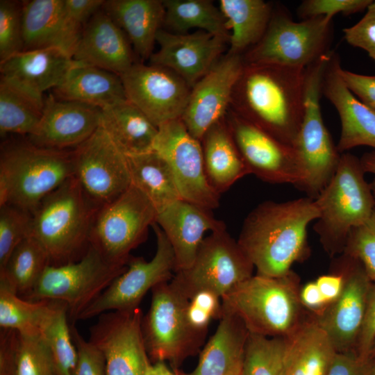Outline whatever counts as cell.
Returning <instances> with one entry per match:
<instances>
[{
	"label": "cell",
	"mask_w": 375,
	"mask_h": 375,
	"mask_svg": "<svg viewBox=\"0 0 375 375\" xmlns=\"http://www.w3.org/2000/svg\"><path fill=\"white\" fill-rule=\"evenodd\" d=\"M319 211L315 200L303 197L283 202L266 201L245 218L237 240L256 269V274L280 277L310 254L309 224Z\"/></svg>",
	"instance_id": "6da1fadb"
},
{
	"label": "cell",
	"mask_w": 375,
	"mask_h": 375,
	"mask_svg": "<svg viewBox=\"0 0 375 375\" xmlns=\"http://www.w3.org/2000/svg\"><path fill=\"white\" fill-rule=\"evenodd\" d=\"M305 69L245 64L231 103L235 112L293 147L303 111Z\"/></svg>",
	"instance_id": "7a4b0ae2"
},
{
	"label": "cell",
	"mask_w": 375,
	"mask_h": 375,
	"mask_svg": "<svg viewBox=\"0 0 375 375\" xmlns=\"http://www.w3.org/2000/svg\"><path fill=\"white\" fill-rule=\"evenodd\" d=\"M99 208L74 176L42 200L32 214L31 235L44 249L50 265L76 262L86 253Z\"/></svg>",
	"instance_id": "3957f363"
},
{
	"label": "cell",
	"mask_w": 375,
	"mask_h": 375,
	"mask_svg": "<svg viewBox=\"0 0 375 375\" xmlns=\"http://www.w3.org/2000/svg\"><path fill=\"white\" fill-rule=\"evenodd\" d=\"M299 290V278L292 271L280 277L253 275L221 298L222 311L239 317L251 333L285 338L310 313Z\"/></svg>",
	"instance_id": "277c9868"
},
{
	"label": "cell",
	"mask_w": 375,
	"mask_h": 375,
	"mask_svg": "<svg viewBox=\"0 0 375 375\" xmlns=\"http://www.w3.org/2000/svg\"><path fill=\"white\" fill-rule=\"evenodd\" d=\"M73 176V150L44 149L27 139L7 142L0 155V206L33 214L47 196Z\"/></svg>",
	"instance_id": "5b68a950"
},
{
	"label": "cell",
	"mask_w": 375,
	"mask_h": 375,
	"mask_svg": "<svg viewBox=\"0 0 375 375\" xmlns=\"http://www.w3.org/2000/svg\"><path fill=\"white\" fill-rule=\"evenodd\" d=\"M365 174L360 158L342 153L335 174L315 199L319 216L313 228L331 257L343 253L351 230L364 223L375 210Z\"/></svg>",
	"instance_id": "8992f818"
},
{
	"label": "cell",
	"mask_w": 375,
	"mask_h": 375,
	"mask_svg": "<svg viewBox=\"0 0 375 375\" xmlns=\"http://www.w3.org/2000/svg\"><path fill=\"white\" fill-rule=\"evenodd\" d=\"M332 51L305 69L303 111L293 148L302 175L298 189L315 199L335 174L341 154L326 127L320 99Z\"/></svg>",
	"instance_id": "52a82bcc"
},
{
	"label": "cell",
	"mask_w": 375,
	"mask_h": 375,
	"mask_svg": "<svg viewBox=\"0 0 375 375\" xmlns=\"http://www.w3.org/2000/svg\"><path fill=\"white\" fill-rule=\"evenodd\" d=\"M333 32V18L295 22L284 8H274L262 38L243 54L244 63L306 69L332 51Z\"/></svg>",
	"instance_id": "ba28073f"
},
{
	"label": "cell",
	"mask_w": 375,
	"mask_h": 375,
	"mask_svg": "<svg viewBox=\"0 0 375 375\" xmlns=\"http://www.w3.org/2000/svg\"><path fill=\"white\" fill-rule=\"evenodd\" d=\"M158 210L133 185L100 207L94 219L90 245L110 263L126 266L131 251L145 240Z\"/></svg>",
	"instance_id": "9c48e42d"
},
{
	"label": "cell",
	"mask_w": 375,
	"mask_h": 375,
	"mask_svg": "<svg viewBox=\"0 0 375 375\" xmlns=\"http://www.w3.org/2000/svg\"><path fill=\"white\" fill-rule=\"evenodd\" d=\"M151 291L150 308L142 321L149 358L154 362L169 360L176 365L199 351L206 334L190 325L186 312L189 299L170 281L159 283Z\"/></svg>",
	"instance_id": "30bf717a"
},
{
	"label": "cell",
	"mask_w": 375,
	"mask_h": 375,
	"mask_svg": "<svg viewBox=\"0 0 375 375\" xmlns=\"http://www.w3.org/2000/svg\"><path fill=\"white\" fill-rule=\"evenodd\" d=\"M126 268L127 265L110 263L90 245L79 260L62 265H49L24 299L62 301L67 304L69 319L74 324L82 311Z\"/></svg>",
	"instance_id": "8fae6325"
},
{
	"label": "cell",
	"mask_w": 375,
	"mask_h": 375,
	"mask_svg": "<svg viewBox=\"0 0 375 375\" xmlns=\"http://www.w3.org/2000/svg\"><path fill=\"white\" fill-rule=\"evenodd\" d=\"M254 269L226 228L205 237L191 266L175 272L170 283L188 299L201 290L213 292L222 298L252 276Z\"/></svg>",
	"instance_id": "7c38bea8"
},
{
	"label": "cell",
	"mask_w": 375,
	"mask_h": 375,
	"mask_svg": "<svg viewBox=\"0 0 375 375\" xmlns=\"http://www.w3.org/2000/svg\"><path fill=\"white\" fill-rule=\"evenodd\" d=\"M151 227L156 237V251L153 258L131 256L125 272L82 312L77 319H87L108 311L135 309L149 290L165 281H170L175 272V259L172 247L159 226Z\"/></svg>",
	"instance_id": "4fadbf2b"
},
{
	"label": "cell",
	"mask_w": 375,
	"mask_h": 375,
	"mask_svg": "<svg viewBox=\"0 0 375 375\" xmlns=\"http://www.w3.org/2000/svg\"><path fill=\"white\" fill-rule=\"evenodd\" d=\"M153 150L169 164L182 199L210 210L219 206L220 194L206 175L201 141L189 133L181 119L158 128Z\"/></svg>",
	"instance_id": "5bb4252c"
},
{
	"label": "cell",
	"mask_w": 375,
	"mask_h": 375,
	"mask_svg": "<svg viewBox=\"0 0 375 375\" xmlns=\"http://www.w3.org/2000/svg\"><path fill=\"white\" fill-rule=\"evenodd\" d=\"M73 162L74 176L99 208L131 185L126 155L101 126L73 150Z\"/></svg>",
	"instance_id": "9a60e30c"
},
{
	"label": "cell",
	"mask_w": 375,
	"mask_h": 375,
	"mask_svg": "<svg viewBox=\"0 0 375 375\" xmlns=\"http://www.w3.org/2000/svg\"><path fill=\"white\" fill-rule=\"evenodd\" d=\"M140 307L99 315L90 341L101 352L106 375H147L151 366L144 344Z\"/></svg>",
	"instance_id": "2e32d148"
},
{
	"label": "cell",
	"mask_w": 375,
	"mask_h": 375,
	"mask_svg": "<svg viewBox=\"0 0 375 375\" xmlns=\"http://www.w3.org/2000/svg\"><path fill=\"white\" fill-rule=\"evenodd\" d=\"M120 77L128 101L156 126L181 119L192 88L175 72L158 65L135 62Z\"/></svg>",
	"instance_id": "e0dca14e"
},
{
	"label": "cell",
	"mask_w": 375,
	"mask_h": 375,
	"mask_svg": "<svg viewBox=\"0 0 375 375\" xmlns=\"http://www.w3.org/2000/svg\"><path fill=\"white\" fill-rule=\"evenodd\" d=\"M226 122L250 174L265 182L289 183L298 188L302 175L292 147L235 112L229 115Z\"/></svg>",
	"instance_id": "ac0fdd59"
},
{
	"label": "cell",
	"mask_w": 375,
	"mask_h": 375,
	"mask_svg": "<svg viewBox=\"0 0 375 375\" xmlns=\"http://www.w3.org/2000/svg\"><path fill=\"white\" fill-rule=\"evenodd\" d=\"M334 266L344 276L343 290L320 314L312 315L337 352L355 351L372 281L360 262L347 255L342 253Z\"/></svg>",
	"instance_id": "d6986e66"
},
{
	"label": "cell",
	"mask_w": 375,
	"mask_h": 375,
	"mask_svg": "<svg viewBox=\"0 0 375 375\" xmlns=\"http://www.w3.org/2000/svg\"><path fill=\"white\" fill-rule=\"evenodd\" d=\"M244 65L243 55L227 53L192 88L181 119L193 137L201 141L224 118Z\"/></svg>",
	"instance_id": "ffe728a7"
},
{
	"label": "cell",
	"mask_w": 375,
	"mask_h": 375,
	"mask_svg": "<svg viewBox=\"0 0 375 375\" xmlns=\"http://www.w3.org/2000/svg\"><path fill=\"white\" fill-rule=\"evenodd\" d=\"M101 117L99 107L49 94L44 99L42 119L27 140L44 149L74 150L98 129Z\"/></svg>",
	"instance_id": "44dd1931"
},
{
	"label": "cell",
	"mask_w": 375,
	"mask_h": 375,
	"mask_svg": "<svg viewBox=\"0 0 375 375\" xmlns=\"http://www.w3.org/2000/svg\"><path fill=\"white\" fill-rule=\"evenodd\" d=\"M150 64L167 68L192 88L219 60L229 39L203 31L179 34L160 28Z\"/></svg>",
	"instance_id": "7402d4cb"
},
{
	"label": "cell",
	"mask_w": 375,
	"mask_h": 375,
	"mask_svg": "<svg viewBox=\"0 0 375 375\" xmlns=\"http://www.w3.org/2000/svg\"><path fill=\"white\" fill-rule=\"evenodd\" d=\"M80 63L57 48L22 51L0 62L1 79L44 101L43 93L59 85Z\"/></svg>",
	"instance_id": "603a6c76"
},
{
	"label": "cell",
	"mask_w": 375,
	"mask_h": 375,
	"mask_svg": "<svg viewBox=\"0 0 375 375\" xmlns=\"http://www.w3.org/2000/svg\"><path fill=\"white\" fill-rule=\"evenodd\" d=\"M156 223L172 247L175 272L191 266L207 231L226 228L223 221L214 217L211 210L182 199L158 210Z\"/></svg>",
	"instance_id": "cb8c5ba5"
},
{
	"label": "cell",
	"mask_w": 375,
	"mask_h": 375,
	"mask_svg": "<svg viewBox=\"0 0 375 375\" xmlns=\"http://www.w3.org/2000/svg\"><path fill=\"white\" fill-rule=\"evenodd\" d=\"M72 58L119 76L136 62L126 34L102 8L83 26Z\"/></svg>",
	"instance_id": "d4e9b609"
},
{
	"label": "cell",
	"mask_w": 375,
	"mask_h": 375,
	"mask_svg": "<svg viewBox=\"0 0 375 375\" xmlns=\"http://www.w3.org/2000/svg\"><path fill=\"white\" fill-rule=\"evenodd\" d=\"M340 58L333 52L322 83V94L334 106L340 119L338 150L342 153L359 146L375 149V110L347 89L340 74Z\"/></svg>",
	"instance_id": "484cf974"
},
{
	"label": "cell",
	"mask_w": 375,
	"mask_h": 375,
	"mask_svg": "<svg viewBox=\"0 0 375 375\" xmlns=\"http://www.w3.org/2000/svg\"><path fill=\"white\" fill-rule=\"evenodd\" d=\"M23 51L60 49L72 57L82 29L66 15L63 0L22 1Z\"/></svg>",
	"instance_id": "4316f807"
},
{
	"label": "cell",
	"mask_w": 375,
	"mask_h": 375,
	"mask_svg": "<svg viewBox=\"0 0 375 375\" xmlns=\"http://www.w3.org/2000/svg\"><path fill=\"white\" fill-rule=\"evenodd\" d=\"M249 332L236 315L222 311L218 326L201 351L196 368L179 375H240Z\"/></svg>",
	"instance_id": "83f0119b"
},
{
	"label": "cell",
	"mask_w": 375,
	"mask_h": 375,
	"mask_svg": "<svg viewBox=\"0 0 375 375\" xmlns=\"http://www.w3.org/2000/svg\"><path fill=\"white\" fill-rule=\"evenodd\" d=\"M102 9L124 31L140 58L149 59L157 33L164 23L163 1L108 0Z\"/></svg>",
	"instance_id": "f1b7e54d"
},
{
	"label": "cell",
	"mask_w": 375,
	"mask_h": 375,
	"mask_svg": "<svg viewBox=\"0 0 375 375\" xmlns=\"http://www.w3.org/2000/svg\"><path fill=\"white\" fill-rule=\"evenodd\" d=\"M285 338V375H327L338 352L312 313Z\"/></svg>",
	"instance_id": "f546056e"
},
{
	"label": "cell",
	"mask_w": 375,
	"mask_h": 375,
	"mask_svg": "<svg viewBox=\"0 0 375 375\" xmlns=\"http://www.w3.org/2000/svg\"><path fill=\"white\" fill-rule=\"evenodd\" d=\"M53 91L58 99L82 102L101 109L128 100L119 75L83 63L74 67Z\"/></svg>",
	"instance_id": "4dcf8cb0"
},
{
	"label": "cell",
	"mask_w": 375,
	"mask_h": 375,
	"mask_svg": "<svg viewBox=\"0 0 375 375\" xmlns=\"http://www.w3.org/2000/svg\"><path fill=\"white\" fill-rule=\"evenodd\" d=\"M201 143L208 181L219 194L250 174L224 119L206 131Z\"/></svg>",
	"instance_id": "1f68e13d"
},
{
	"label": "cell",
	"mask_w": 375,
	"mask_h": 375,
	"mask_svg": "<svg viewBox=\"0 0 375 375\" xmlns=\"http://www.w3.org/2000/svg\"><path fill=\"white\" fill-rule=\"evenodd\" d=\"M101 126L126 156L153 150L158 127L128 100L102 109Z\"/></svg>",
	"instance_id": "d6a6232c"
},
{
	"label": "cell",
	"mask_w": 375,
	"mask_h": 375,
	"mask_svg": "<svg viewBox=\"0 0 375 375\" xmlns=\"http://www.w3.org/2000/svg\"><path fill=\"white\" fill-rule=\"evenodd\" d=\"M219 9L228 28V53L243 55L262 38L274 8L263 0H220Z\"/></svg>",
	"instance_id": "836d02e7"
},
{
	"label": "cell",
	"mask_w": 375,
	"mask_h": 375,
	"mask_svg": "<svg viewBox=\"0 0 375 375\" xmlns=\"http://www.w3.org/2000/svg\"><path fill=\"white\" fill-rule=\"evenodd\" d=\"M131 184L142 192L157 210L181 198L172 171L156 151L126 156Z\"/></svg>",
	"instance_id": "e575fe53"
},
{
	"label": "cell",
	"mask_w": 375,
	"mask_h": 375,
	"mask_svg": "<svg viewBox=\"0 0 375 375\" xmlns=\"http://www.w3.org/2000/svg\"><path fill=\"white\" fill-rule=\"evenodd\" d=\"M164 23L172 33L185 34L199 28L228 39V26L219 8L209 0H165Z\"/></svg>",
	"instance_id": "d590c367"
},
{
	"label": "cell",
	"mask_w": 375,
	"mask_h": 375,
	"mask_svg": "<svg viewBox=\"0 0 375 375\" xmlns=\"http://www.w3.org/2000/svg\"><path fill=\"white\" fill-rule=\"evenodd\" d=\"M50 265L47 252L31 235L22 240L0 271V282L22 299L34 288L46 267Z\"/></svg>",
	"instance_id": "8d00e7d4"
},
{
	"label": "cell",
	"mask_w": 375,
	"mask_h": 375,
	"mask_svg": "<svg viewBox=\"0 0 375 375\" xmlns=\"http://www.w3.org/2000/svg\"><path fill=\"white\" fill-rule=\"evenodd\" d=\"M44 101H38L8 82L0 81V135H31L43 114Z\"/></svg>",
	"instance_id": "74e56055"
},
{
	"label": "cell",
	"mask_w": 375,
	"mask_h": 375,
	"mask_svg": "<svg viewBox=\"0 0 375 375\" xmlns=\"http://www.w3.org/2000/svg\"><path fill=\"white\" fill-rule=\"evenodd\" d=\"M55 304V300L24 299L0 282V327L24 335H41Z\"/></svg>",
	"instance_id": "f35d334b"
},
{
	"label": "cell",
	"mask_w": 375,
	"mask_h": 375,
	"mask_svg": "<svg viewBox=\"0 0 375 375\" xmlns=\"http://www.w3.org/2000/svg\"><path fill=\"white\" fill-rule=\"evenodd\" d=\"M51 352L56 375H74L78 352L74 343L67 304L56 301L53 311L41 331Z\"/></svg>",
	"instance_id": "ab89813d"
},
{
	"label": "cell",
	"mask_w": 375,
	"mask_h": 375,
	"mask_svg": "<svg viewBox=\"0 0 375 375\" xmlns=\"http://www.w3.org/2000/svg\"><path fill=\"white\" fill-rule=\"evenodd\" d=\"M285 338L249 333L240 375H285Z\"/></svg>",
	"instance_id": "60d3db41"
},
{
	"label": "cell",
	"mask_w": 375,
	"mask_h": 375,
	"mask_svg": "<svg viewBox=\"0 0 375 375\" xmlns=\"http://www.w3.org/2000/svg\"><path fill=\"white\" fill-rule=\"evenodd\" d=\"M14 375H56L51 352L41 335L17 332Z\"/></svg>",
	"instance_id": "b9f144b4"
},
{
	"label": "cell",
	"mask_w": 375,
	"mask_h": 375,
	"mask_svg": "<svg viewBox=\"0 0 375 375\" xmlns=\"http://www.w3.org/2000/svg\"><path fill=\"white\" fill-rule=\"evenodd\" d=\"M32 214L10 205L0 206V271L16 247L31 235Z\"/></svg>",
	"instance_id": "7bdbcfd3"
},
{
	"label": "cell",
	"mask_w": 375,
	"mask_h": 375,
	"mask_svg": "<svg viewBox=\"0 0 375 375\" xmlns=\"http://www.w3.org/2000/svg\"><path fill=\"white\" fill-rule=\"evenodd\" d=\"M22 3L0 1V62L23 51Z\"/></svg>",
	"instance_id": "ee69618b"
},
{
	"label": "cell",
	"mask_w": 375,
	"mask_h": 375,
	"mask_svg": "<svg viewBox=\"0 0 375 375\" xmlns=\"http://www.w3.org/2000/svg\"><path fill=\"white\" fill-rule=\"evenodd\" d=\"M342 253L359 261L375 282V210L364 223L351 230Z\"/></svg>",
	"instance_id": "f6af8a7d"
},
{
	"label": "cell",
	"mask_w": 375,
	"mask_h": 375,
	"mask_svg": "<svg viewBox=\"0 0 375 375\" xmlns=\"http://www.w3.org/2000/svg\"><path fill=\"white\" fill-rule=\"evenodd\" d=\"M186 312L190 325L197 332L207 334L210 322L222 317L221 297L209 290L199 291L189 299Z\"/></svg>",
	"instance_id": "bcb514c9"
},
{
	"label": "cell",
	"mask_w": 375,
	"mask_h": 375,
	"mask_svg": "<svg viewBox=\"0 0 375 375\" xmlns=\"http://www.w3.org/2000/svg\"><path fill=\"white\" fill-rule=\"evenodd\" d=\"M372 0H304L297 8L302 19L317 17L333 18L335 15H350L367 9Z\"/></svg>",
	"instance_id": "7dc6e473"
},
{
	"label": "cell",
	"mask_w": 375,
	"mask_h": 375,
	"mask_svg": "<svg viewBox=\"0 0 375 375\" xmlns=\"http://www.w3.org/2000/svg\"><path fill=\"white\" fill-rule=\"evenodd\" d=\"M344 39L352 47L365 51L375 62V0L363 17L353 26L343 29Z\"/></svg>",
	"instance_id": "c3c4849f"
},
{
	"label": "cell",
	"mask_w": 375,
	"mask_h": 375,
	"mask_svg": "<svg viewBox=\"0 0 375 375\" xmlns=\"http://www.w3.org/2000/svg\"><path fill=\"white\" fill-rule=\"evenodd\" d=\"M71 333L78 352V362L74 375H106L105 360L101 352L78 333L74 324Z\"/></svg>",
	"instance_id": "681fc988"
},
{
	"label": "cell",
	"mask_w": 375,
	"mask_h": 375,
	"mask_svg": "<svg viewBox=\"0 0 375 375\" xmlns=\"http://www.w3.org/2000/svg\"><path fill=\"white\" fill-rule=\"evenodd\" d=\"M375 342V282H372L367 301L364 318L355 351L362 360L368 361L370 350Z\"/></svg>",
	"instance_id": "f907efd6"
},
{
	"label": "cell",
	"mask_w": 375,
	"mask_h": 375,
	"mask_svg": "<svg viewBox=\"0 0 375 375\" xmlns=\"http://www.w3.org/2000/svg\"><path fill=\"white\" fill-rule=\"evenodd\" d=\"M340 74L347 89L362 103L375 110V75L357 74L342 66Z\"/></svg>",
	"instance_id": "816d5d0a"
},
{
	"label": "cell",
	"mask_w": 375,
	"mask_h": 375,
	"mask_svg": "<svg viewBox=\"0 0 375 375\" xmlns=\"http://www.w3.org/2000/svg\"><path fill=\"white\" fill-rule=\"evenodd\" d=\"M103 0H63L64 8L69 20L83 29L86 23L102 8Z\"/></svg>",
	"instance_id": "f5cc1de1"
},
{
	"label": "cell",
	"mask_w": 375,
	"mask_h": 375,
	"mask_svg": "<svg viewBox=\"0 0 375 375\" xmlns=\"http://www.w3.org/2000/svg\"><path fill=\"white\" fill-rule=\"evenodd\" d=\"M367 367L354 351L338 352L327 375H368Z\"/></svg>",
	"instance_id": "db71d44e"
},
{
	"label": "cell",
	"mask_w": 375,
	"mask_h": 375,
	"mask_svg": "<svg viewBox=\"0 0 375 375\" xmlns=\"http://www.w3.org/2000/svg\"><path fill=\"white\" fill-rule=\"evenodd\" d=\"M17 335L15 330L1 328L0 375H14Z\"/></svg>",
	"instance_id": "11a10c76"
},
{
	"label": "cell",
	"mask_w": 375,
	"mask_h": 375,
	"mask_svg": "<svg viewBox=\"0 0 375 375\" xmlns=\"http://www.w3.org/2000/svg\"><path fill=\"white\" fill-rule=\"evenodd\" d=\"M300 301L314 315L320 314L328 306L315 281L308 282L299 290Z\"/></svg>",
	"instance_id": "9f6ffc18"
},
{
	"label": "cell",
	"mask_w": 375,
	"mask_h": 375,
	"mask_svg": "<svg viewBox=\"0 0 375 375\" xmlns=\"http://www.w3.org/2000/svg\"><path fill=\"white\" fill-rule=\"evenodd\" d=\"M315 283L329 305L341 294L344 285L343 275L337 271L319 276Z\"/></svg>",
	"instance_id": "6f0895ef"
},
{
	"label": "cell",
	"mask_w": 375,
	"mask_h": 375,
	"mask_svg": "<svg viewBox=\"0 0 375 375\" xmlns=\"http://www.w3.org/2000/svg\"><path fill=\"white\" fill-rule=\"evenodd\" d=\"M147 375H179L177 370H171L165 362H156L151 364Z\"/></svg>",
	"instance_id": "680465c9"
},
{
	"label": "cell",
	"mask_w": 375,
	"mask_h": 375,
	"mask_svg": "<svg viewBox=\"0 0 375 375\" xmlns=\"http://www.w3.org/2000/svg\"><path fill=\"white\" fill-rule=\"evenodd\" d=\"M361 165L365 173L375 175V150L365 153L360 158Z\"/></svg>",
	"instance_id": "91938a15"
},
{
	"label": "cell",
	"mask_w": 375,
	"mask_h": 375,
	"mask_svg": "<svg viewBox=\"0 0 375 375\" xmlns=\"http://www.w3.org/2000/svg\"><path fill=\"white\" fill-rule=\"evenodd\" d=\"M368 375H375V360L368 361Z\"/></svg>",
	"instance_id": "94428289"
},
{
	"label": "cell",
	"mask_w": 375,
	"mask_h": 375,
	"mask_svg": "<svg viewBox=\"0 0 375 375\" xmlns=\"http://www.w3.org/2000/svg\"><path fill=\"white\" fill-rule=\"evenodd\" d=\"M375 360V342L373 344L368 356V361Z\"/></svg>",
	"instance_id": "6125c7cd"
},
{
	"label": "cell",
	"mask_w": 375,
	"mask_h": 375,
	"mask_svg": "<svg viewBox=\"0 0 375 375\" xmlns=\"http://www.w3.org/2000/svg\"><path fill=\"white\" fill-rule=\"evenodd\" d=\"M369 184L375 200V178Z\"/></svg>",
	"instance_id": "be15d7a7"
},
{
	"label": "cell",
	"mask_w": 375,
	"mask_h": 375,
	"mask_svg": "<svg viewBox=\"0 0 375 375\" xmlns=\"http://www.w3.org/2000/svg\"><path fill=\"white\" fill-rule=\"evenodd\" d=\"M238 375H240V374H238Z\"/></svg>",
	"instance_id": "e7e4bbea"
}]
</instances>
